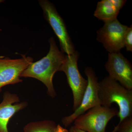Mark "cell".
I'll return each instance as SVG.
<instances>
[{"label": "cell", "mask_w": 132, "mask_h": 132, "mask_svg": "<svg viewBox=\"0 0 132 132\" xmlns=\"http://www.w3.org/2000/svg\"><path fill=\"white\" fill-rule=\"evenodd\" d=\"M50 49L47 54L40 60L32 62L21 75V78H34L43 82L47 88L48 95L52 98L56 96L53 79L59 71L65 55L59 50L53 37L49 39Z\"/></svg>", "instance_id": "obj_1"}, {"label": "cell", "mask_w": 132, "mask_h": 132, "mask_svg": "<svg viewBox=\"0 0 132 132\" xmlns=\"http://www.w3.org/2000/svg\"><path fill=\"white\" fill-rule=\"evenodd\" d=\"M98 94L101 106L111 107L118 105L119 125L126 118L132 116V90L125 87L117 81L106 76L99 82Z\"/></svg>", "instance_id": "obj_2"}, {"label": "cell", "mask_w": 132, "mask_h": 132, "mask_svg": "<svg viewBox=\"0 0 132 132\" xmlns=\"http://www.w3.org/2000/svg\"><path fill=\"white\" fill-rule=\"evenodd\" d=\"M118 112L115 108L94 107L76 118L74 126L86 132H106L109 121L118 116Z\"/></svg>", "instance_id": "obj_3"}, {"label": "cell", "mask_w": 132, "mask_h": 132, "mask_svg": "<svg viewBox=\"0 0 132 132\" xmlns=\"http://www.w3.org/2000/svg\"><path fill=\"white\" fill-rule=\"evenodd\" d=\"M79 55V52L76 51L72 54L66 55L59 71L64 72L67 76L73 95L74 111L80 105L88 85L87 80L82 77L78 69V61Z\"/></svg>", "instance_id": "obj_4"}, {"label": "cell", "mask_w": 132, "mask_h": 132, "mask_svg": "<svg viewBox=\"0 0 132 132\" xmlns=\"http://www.w3.org/2000/svg\"><path fill=\"white\" fill-rule=\"evenodd\" d=\"M45 20L50 24L60 42L61 51L66 55L72 54L76 50L64 20L54 4L48 0H40Z\"/></svg>", "instance_id": "obj_5"}, {"label": "cell", "mask_w": 132, "mask_h": 132, "mask_svg": "<svg viewBox=\"0 0 132 132\" xmlns=\"http://www.w3.org/2000/svg\"><path fill=\"white\" fill-rule=\"evenodd\" d=\"M85 73L87 78V87L79 107L73 113L62 120V123L66 127L69 126L78 116L89 109L101 105L98 94L99 82L95 72L92 68L87 67Z\"/></svg>", "instance_id": "obj_6"}, {"label": "cell", "mask_w": 132, "mask_h": 132, "mask_svg": "<svg viewBox=\"0 0 132 132\" xmlns=\"http://www.w3.org/2000/svg\"><path fill=\"white\" fill-rule=\"evenodd\" d=\"M104 23L97 31V40L109 53L120 52L125 47L124 37L128 27L121 24L117 19Z\"/></svg>", "instance_id": "obj_7"}, {"label": "cell", "mask_w": 132, "mask_h": 132, "mask_svg": "<svg viewBox=\"0 0 132 132\" xmlns=\"http://www.w3.org/2000/svg\"><path fill=\"white\" fill-rule=\"evenodd\" d=\"M22 58L12 59L0 57V92L2 88L8 85H14L22 81L21 75L33 62L32 57L22 55Z\"/></svg>", "instance_id": "obj_8"}, {"label": "cell", "mask_w": 132, "mask_h": 132, "mask_svg": "<svg viewBox=\"0 0 132 132\" xmlns=\"http://www.w3.org/2000/svg\"><path fill=\"white\" fill-rule=\"evenodd\" d=\"M105 66L110 78L132 90V65L120 52L109 53Z\"/></svg>", "instance_id": "obj_9"}, {"label": "cell", "mask_w": 132, "mask_h": 132, "mask_svg": "<svg viewBox=\"0 0 132 132\" xmlns=\"http://www.w3.org/2000/svg\"><path fill=\"white\" fill-rule=\"evenodd\" d=\"M26 102H20L16 94L5 92L0 104V132H9L7 125L11 118L27 106Z\"/></svg>", "instance_id": "obj_10"}, {"label": "cell", "mask_w": 132, "mask_h": 132, "mask_svg": "<svg viewBox=\"0 0 132 132\" xmlns=\"http://www.w3.org/2000/svg\"><path fill=\"white\" fill-rule=\"evenodd\" d=\"M119 12L111 0H102L97 3L94 15L105 22L117 19Z\"/></svg>", "instance_id": "obj_11"}, {"label": "cell", "mask_w": 132, "mask_h": 132, "mask_svg": "<svg viewBox=\"0 0 132 132\" xmlns=\"http://www.w3.org/2000/svg\"><path fill=\"white\" fill-rule=\"evenodd\" d=\"M57 125L53 121L44 120L34 121L27 124L24 132H57Z\"/></svg>", "instance_id": "obj_12"}, {"label": "cell", "mask_w": 132, "mask_h": 132, "mask_svg": "<svg viewBox=\"0 0 132 132\" xmlns=\"http://www.w3.org/2000/svg\"><path fill=\"white\" fill-rule=\"evenodd\" d=\"M132 132V116L126 118L117 125L112 132Z\"/></svg>", "instance_id": "obj_13"}, {"label": "cell", "mask_w": 132, "mask_h": 132, "mask_svg": "<svg viewBox=\"0 0 132 132\" xmlns=\"http://www.w3.org/2000/svg\"><path fill=\"white\" fill-rule=\"evenodd\" d=\"M124 45L126 50L132 52V26L128 27L125 33L124 37Z\"/></svg>", "instance_id": "obj_14"}, {"label": "cell", "mask_w": 132, "mask_h": 132, "mask_svg": "<svg viewBox=\"0 0 132 132\" xmlns=\"http://www.w3.org/2000/svg\"><path fill=\"white\" fill-rule=\"evenodd\" d=\"M111 1L114 6L119 11L122 8L127 2V1H125V0H111Z\"/></svg>", "instance_id": "obj_15"}, {"label": "cell", "mask_w": 132, "mask_h": 132, "mask_svg": "<svg viewBox=\"0 0 132 132\" xmlns=\"http://www.w3.org/2000/svg\"><path fill=\"white\" fill-rule=\"evenodd\" d=\"M68 132H86L85 131H83L79 128H77L75 127L74 126H72L70 128Z\"/></svg>", "instance_id": "obj_16"}, {"label": "cell", "mask_w": 132, "mask_h": 132, "mask_svg": "<svg viewBox=\"0 0 132 132\" xmlns=\"http://www.w3.org/2000/svg\"><path fill=\"white\" fill-rule=\"evenodd\" d=\"M57 132H68V131L59 125H57Z\"/></svg>", "instance_id": "obj_17"}, {"label": "cell", "mask_w": 132, "mask_h": 132, "mask_svg": "<svg viewBox=\"0 0 132 132\" xmlns=\"http://www.w3.org/2000/svg\"><path fill=\"white\" fill-rule=\"evenodd\" d=\"M4 1H3V0H0V3L4 2Z\"/></svg>", "instance_id": "obj_18"}]
</instances>
